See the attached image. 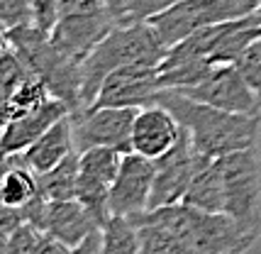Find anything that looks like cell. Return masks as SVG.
I'll list each match as a JSON object with an SVG mask.
<instances>
[{"mask_svg": "<svg viewBox=\"0 0 261 254\" xmlns=\"http://www.w3.org/2000/svg\"><path fill=\"white\" fill-rule=\"evenodd\" d=\"M259 37L261 20L256 17V12L198 30L195 35L166 49L164 59L159 61L161 91H181L195 86L213 69L234 64L242 57V52Z\"/></svg>", "mask_w": 261, "mask_h": 254, "instance_id": "cell-1", "label": "cell"}, {"mask_svg": "<svg viewBox=\"0 0 261 254\" xmlns=\"http://www.w3.org/2000/svg\"><path fill=\"white\" fill-rule=\"evenodd\" d=\"M156 103L169 108L181 127L191 135L193 147L205 157H225L259 144L261 115H239L193 100L178 91L164 88Z\"/></svg>", "mask_w": 261, "mask_h": 254, "instance_id": "cell-2", "label": "cell"}, {"mask_svg": "<svg viewBox=\"0 0 261 254\" xmlns=\"http://www.w3.org/2000/svg\"><path fill=\"white\" fill-rule=\"evenodd\" d=\"M164 54H166V46L149 22L115 24L81 66V73H83L81 108L95 103L102 81L115 69L127 64H159Z\"/></svg>", "mask_w": 261, "mask_h": 254, "instance_id": "cell-3", "label": "cell"}, {"mask_svg": "<svg viewBox=\"0 0 261 254\" xmlns=\"http://www.w3.org/2000/svg\"><path fill=\"white\" fill-rule=\"evenodd\" d=\"M8 44L17 52L27 71L44 83L51 98H59L61 103H66L71 113L79 110L83 64L61 54L57 44L51 42V35L39 30L37 24H20V27L8 30Z\"/></svg>", "mask_w": 261, "mask_h": 254, "instance_id": "cell-4", "label": "cell"}, {"mask_svg": "<svg viewBox=\"0 0 261 254\" xmlns=\"http://www.w3.org/2000/svg\"><path fill=\"white\" fill-rule=\"evenodd\" d=\"M222 176V213L249 237H261V154L259 144L217 157Z\"/></svg>", "mask_w": 261, "mask_h": 254, "instance_id": "cell-5", "label": "cell"}, {"mask_svg": "<svg viewBox=\"0 0 261 254\" xmlns=\"http://www.w3.org/2000/svg\"><path fill=\"white\" fill-rule=\"evenodd\" d=\"M115 24L120 22L105 0H59L57 24L49 35L61 54L83 64Z\"/></svg>", "mask_w": 261, "mask_h": 254, "instance_id": "cell-6", "label": "cell"}, {"mask_svg": "<svg viewBox=\"0 0 261 254\" xmlns=\"http://www.w3.org/2000/svg\"><path fill=\"white\" fill-rule=\"evenodd\" d=\"M139 230V254H207L198 230L195 208L173 203L132 218Z\"/></svg>", "mask_w": 261, "mask_h": 254, "instance_id": "cell-7", "label": "cell"}, {"mask_svg": "<svg viewBox=\"0 0 261 254\" xmlns=\"http://www.w3.org/2000/svg\"><path fill=\"white\" fill-rule=\"evenodd\" d=\"M256 5L259 0H181L173 8L151 17L149 24L156 30L159 39L169 49L203 27L244 17L256 10Z\"/></svg>", "mask_w": 261, "mask_h": 254, "instance_id": "cell-8", "label": "cell"}, {"mask_svg": "<svg viewBox=\"0 0 261 254\" xmlns=\"http://www.w3.org/2000/svg\"><path fill=\"white\" fill-rule=\"evenodd\" d=\"M135 108H102L88 105L71 113V132L76 151L93 147H110L127 154L132 151V127H135Z\"/></svg>", "mask_w": 261, "mask_h": 254, "instance_id": "cell-9", "label": "cell"}, {"mask_svg": "<svg viewBox=\"0 0 261 254\" xmlns=\"http://www.w3.org/2000/svg\"><path fill=\"white\" fill-rule=\"evenodd\" d=\"M203 159H205V154H200V151L195 149L191 135L183 130L178 142L164 157L154 159V169L156 171H154V186H151L149 210L181 203Z\"/></svg>", "mask_w": 261, "mask_h": 254, "instance_id": "cell-10", "label": "cell"}, {"mask_svg": "<svg viewBox=\"0 0 261 254\" xmlns=\"http://www.w3.org/2000/svg\"><path fill=\"white\" fill-rule=\"evenodd\" d=\"M122 151L110 147H93V149L79 151V191L76 198L91 210L95 220L102 222L110 218V188H113Z\"/></svg>", "mask_w": 261, "mask_h": 254, "instance_id": "cell-11", "label": "cell"}, {"mask_svg": "<svg viewBox=\"0 0 261 254\" xmlns=\"http://www.w3.org/2000/svg\"><path fill=\"white\" fill-rule=\"evenodd\" d=\"M161 93L159 64H127L102 81L93 105L102 108H149Z\"/></svg>", "mask_w": 261, "mask_h": 254, "instance_id": "cell-12", "label": "cell"}, {"mask_svg": "<svg viewBox=\"0 0 261 254\" xmlns=\"http://www.w3.org/2000/svg\"><path fill=\"white\" fill-rule=\"evenodd\" d=\"M178 93L193 98V100L213 105V108H220V110H227V113L261 115V105L256 100V95L234 64L217 66L203 81H198L195 86H188V88H181Z\"/></svg>", "mask_w": 261, "mask_h": 254, "instance_id": "cell-13", "label": "cell"}, {"mask_svg": "<svg viewBox=\"0 0 261 254\" xmlns=\"http://www.w3.org/2000/svg\"><path fill=\"white\" fill-rule=\"evenodd\" d=\"M154 171V159H147L137 151H127L110 188V215L135 218L139 213H147Z\"/></svg>", "mask_w": 261, "mask_h": 254, "instance_id": "cell-14", "label": "cell"}, {"mask_svg": "<svg viewBox=\"0 0 261 254\" xmlns=\"http://www.w3.org/2000/svg\"><path fill=\"white\" fill-rule=\"evenodd\" d=\"M181 132V122L173 117L169 108H164L161 103L142 108L137 110L132 127V151L147 159H159L178 142Z\"/></svg>", "mask_w": 261, "mask_h": 254, "instance_id": "cell-15", "label": "cell"}, {"mask_svg": "<svg viewBox=\"0 0 261 254\" xmlns=\"http://www.w3.org/2000/svg\"><path fill=\"white\" fill-rule=\"evenodd\" d=\"M39 230L73 249L88 235L100 230V222L95 220V215L81 203L79 198H71V200H46Z\"/></svg>", "mask_w": 261, "mask_h": 254, "instance_id": "cell-16", "label": "cell"}, {"mask_svg": "<svg viewBox=\"0 0 261 254\" xmlns=\"http://www.w3.org/2000/svg\"><path fill=\"white\" fill-rule=\"evenodd\" d=\"M68 110L66 103H61L59 98H49L42 108H37L32 113L12 117L8 125L3 127L0 135V157H12V154H22L30 149L37 139L44 135L51 125H57L61 117H66Z\"/></svg>", "mask_w": 261, "mask_h": 254, "instance_id": "cell-17", "label": "cell"}, {"mask_svg": "<svg viewBox=\"0 0 261 254\" xmlns=\"http://www.w3.org/2000/svg\"><path fill=\"white\" fill-rule=\"evenodd\" d=\"M71 151H76V144H73V132H71V113H68L57 125L49 127L20 157L34 173H44L49 169H54L59 162H64Z\"/></svg>", "mask_w": 261, "mask_h": 254, "instance_id": "cell-18", "label": "cell"}, {"mask_svg": "<svg viewBox=\"0 0 261 254\" xmlns=\"http://www.w3.org/2000/svg\"><path fill=\"white\" fill-rule=\"evenodd\" d=\"M181 203H188V206L207 210V213H222V176H220L217 159L205 157L200 162Z\"/></svg>", "mask_w": 261, "mask_h": 254, "instance_id": "cell-19", "label": "cell"}, {"mask_svg": "<svg viewBox=\"0 0 261 254\" xmlns=\"http://www.w3.org/2000/svg\"><path fill=\"white\" fill-rule=\"evenodd\" d=\"M39 191L44 200H71L79 191V151H71L54 169L39 173Z\"/></svg>", "mask_w": 261, "mask_h": 254, "instance_id": "cell-20", "label": "cell"}, {"mask_svg": "<svg viewBox=\"0 0 261 254\" xmlns=\"http://www.w3.org/2000/svg\"><path fill=\"white\" fill-rule=\"evenodd\" d=\"M0 254H73V249L54 237H49L39 227L22 222L8 237V242L0 247Z\"/></svg>", "mask_w": 261, "mask_h": 254, "instance_id": "cell-21", "label": "cell"}, {"mask_svg": "<svg viewBox=\"0 0 261 254\" xmlns=\"http://www.w3.org/2000/svg\"><path fill=\"white\" fill-rule=\"evenodd\" d=\"M100 254H139V230L132 218L110 215L102 222Z\"/></svg>", "mask_w": 261, "mask_h": 254, "instance_id": "cell-22", "label": "cell"}, {"mask_svg": "<svg viewBox=\"0 0 261 254\" xmlns=\"http://www.w3.org/2000/svg\"><path fill=\"white\" fill-rule=\"evenodd\" d=\"M27 76H30V71L22 64V59L17 57V52L8 44V49L0 52V93L12 95Z\"/></svg>", "mask_w": 261, "mask_h": 254, "instance_id": "cell-23", "label": "cell"}, {"mask_svg": "<svg viewBox=\"0 0 261 254\" xmlns=\"http://www.w3.org/2000/svg\"><path fill=\"white\" fill-rule=\"evenodd\" d=\"M234 66L239 69V73L244 76V81L249 83V88L254 91L256 100L261 105V37L254 39L244 52L242 57L234 61Z\"/></svg>", "mask_w": 261, "mask_h": 254, "instance_id": "cell-24", "label": "cell"}, {"mask_svg": "<svg viewBox=\"0 0 261 254\" xmlns=\"http://www.w3.org/2000/svg\"><path fill=\"white\" fill-rule=\"evenodd\" d=\"M125 3V22H149L151 17L173 8L181 0H122Z\"/></svg>", "mask_w": 261, "mask_h": 254, "instance_id": "cell-25", "label": "cell"}, {"mask_svg": "<svg viewBox=\"0 0 261 254\" xmlns=\"http://www.w3.org/2000/svg\"><path fill=\"white\" fill-rule=\"evenodd\" d=\"M32 22V0H0V24L12 30Z\"/></svg>", "mask_w": 261, "mask_h": 254, "instance_id": "cell-26", "label": "cell"}, {"mask_svg": "<svg viewBox=\"0 0 261 254\" xmlns=\"http://www.w3.org/2000/svg\"><path fill=\"white\" fill-rule=\"evenodd\" d=\"M57 8L59 0H32V24L44 32H51V27L57 24Z\"/></svg>", "mask_w": 261, "mask_h": 254, "instance_id": "cell-27", "label": "cell"}, {"mask_svg": "<svg viewBox=\"0 0 261 254\" xmlns=\"http://www.w3.org/2000/svg\"><path fill=\"white\" fill-rule=\"evenodd\" d=\"M73 254H100V230H95L79 247H73Z\"/></svg>", "mask_w": 261, "mask_h": 254, "instance_id": "cell-28", "label": "cell"}, {"mask_svg": "<svg viewBox=\"0 0 261 254\" xmlns=\"http://www.w3.org/2000/svg\"><path fill=\"white\" fill-rule=\"evenodd\" d=\"M108 3V8L113 10V15L117 17V22L125 24V3L122 0H105Z\"/></svg>", "mask_w": 261, "mask_h": 254, "instance_id": "cell-29", "label": "cell"}, {"mask_svg": "<svg viewBox=\"0 0 261 254\" xmlns=\"http://www.w3.org/2000/svg\"><path fill=\"white\" fill-rule=\"evenodd\" d=\"M0 135H3V130H0Z\"/></svg>", "mask_w": 261, "mask_h": 254, "instance_id": "cell-30", "label": "cell"}]
</instances>
